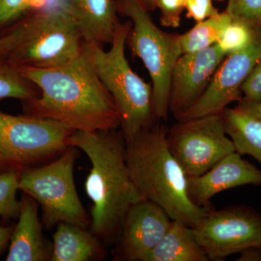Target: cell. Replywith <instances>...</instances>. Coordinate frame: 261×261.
Masks as SVG:
<instances>
[{"label": "cell", "mask_w": 261, "mask_h": 261, "mask_svg": "<svg viewBox=\"0 0 261 261\" xmlns=\"http://www.w3.org/2000/svg\"><path fill=\"white\" fill-rule=\"evenodd\" d=\"M39 94L23 102L25 114L54 120L73 132L117 129L120 116L92 61L89 44L71 61L56 68H18Z\"/></svg>", "instance_id": "obj_1"}, {"label": "cell", "mask_w": 261, "mask_h": 261, "mask_svg": "<svg viewBox=\"0 0 261 261\" xmlns=\"http://www.w3.org/2000/svg\"><path fill=\"white\" fill-rule=\"evenodd\" d=\"M69 145L82 149L92 164L85 181L92 202L91 232L101 241L112 243L121 233L130 207L145 200L130 177L124 138L116 129L74 132Z\"/></svg>", "instance_id": "obj_2"}, {"label": "cell", "mask_w": 261, "mask_h": 261, "mask_svg": "<svg viewBox=\"0 0 261 261\" xmlns=\"http://www.w3.org/2000/svg\"><path fill=\"white\" fill-rule=\"evenodd\" d=\"M163 123L153 126L126 143V161L130 177L145 200L166 211L173 221L194 228L207 212L198 207L187 192V176L169 150Z\"/></svg>", "instance_id": "obj_3"}, {"label": "cell", "mask_w": 261, "mask_h": 261, "mask_svg": "<svg viewBox=\"0 0 261 261\" xmlns=\"http://www.w3.org/2000/svg\"><path fill=\"white\" fill-rule=\"evenodd\" d=\"M85 44L63 0H47L0 37V63L18 68H56L77 58Z\"/></svg>", "instance_id": "obj_4"}, {"label": "cell", "mask_w": 261, "mask_h": 261, "mask_svg": "<svg viewBox=\"0 0 261 261\" xmlns=\"http://www.w3.org/2000/svg\"><path fill=\"white\" fill-rule=\"evenodd\" d=\"M132 23L118 22L109 50L88 44L96 71L112 97L120 116V128L126 143L157 123L152 85L130 68L125 55Z\"/></svg>", "instance_id": "obj_5"}, {"label": "cell", "mask_w": 261, "mask_h": 261, "mask_svg": "<svg viewBox=\"0 0 261 261\" xmlns=\"http://www.w3.org/2000/svg\"><path fill=\"white\" fill-rule=\"evenodd\" d=\"M78 149L69 145L47 164L20 172L18 189L41 205L42 223L47 229L61 222L90 227V216L79 198L73 177Z\"/></svg>", "instance_id": "obj_6"}, {"label": "cell", "mask_w": 261, "mask_h": 261, "mask_svg": "<svg viewBox=\"0 0 261 261\" xmlns=\"http://www.w3.org/2000/svg\"><path fill=\"white\" fill-rule=\"evenodd\" d=\"M73 132L54 120L0 111V173L21 172L56 159Z\"/></svg>", "instance_id": "obj_7"}, {"label": "cell", "mask_w": 261, "mask_h": 261, "mask_svg": "<svg viewBox=\"0 0 261 261\" xmlns=\"http://www.w3.org/2000/svg\"><path fill=\"white\" fill-rule=\"evenodd\" d=\"M119 9L132 23L128 37L132 54L142 60L152 80L154 115L158 121H166L171 73L182 55L179 34L163 32L149 12L132 0H121Z\"/></svg>", "instance_id": "obj_8"}, {"label": "cell", "mask_w": 261, "mask_h": 261, "mask_svg": "<svg viewBox=\"0 0 261 261\" xmlns=\"http://www.w3.org/2000/svg\"><path fill=\"white\" fill-rule=\"evenodd\" d=\"M168 149L187 176H198L235 152L222 113L178 121L168 129Z\"/></svg>", "instance_id": "obj_9"}, {"label": "cell", "mask_w": 261, "mask_h": 261, "mask_svg": "<svg viewBox=\"0 0 261 261\" xmlns=\"http://www.w3.org/2000/svg\"><path fill=\"white\" fill-rule=\"evenodd\" d=\"M193 228L209 260H224L248 247H261V214L248 206L221 210L209 206Z\"/></svg>", "instance_id": "obj_10"}, {"label": "cell", "mask_w": 261, "mask_h": 261, "mask_svg": "<svg viewBox=\"0 0 261 261\" xmlns=\"http://www.w3.org/2000/svg\"><path fill=\"white\" fill-rule=\"evenodd\" d=\"M260 58L261 28L255 29L248 47L225 57L205 92L176 120L187 121L219 114L231 102H239L242 99V85Z\"/></svg>", "instance_id": "obj_11"}, {"label": "cell", "mask_w": 261, "mask_h": 261, "mask_svg": "<svg viewBox=\"0 0 261 261\" xmlns=\"http://www.w3.org/2000/svg\"><path fill=\"white\" fill-rule=\"evenodd\" d=\"M225 57L216 44L179 57L171 73L169 94V112L176 119L200 99Z\"/></svg>", "instance_id": "obj_12"}, {"label": "cell", "mask_w": 261, "mask_h": 261, "mask_svg": "<svg viewBox=\"0 0 261 261\" xmlns=\"http://www.w3.org/2000/svg\"><path fill=\"white\" fill-rule=\"evenodd\" d=\"M172 221L152 201L143 200L132 205L122 226L116 260L146 261Z\"/></svg>", "instance_id": "obj_13"}, {"label": "cell", "mask_w": 261, "mask_h": 261, "mask_svg": "<svg viewBox=\"0 0 261 261\" xmlns=\"http://www.w3.org/2000/svg\"><path fill=\"white\" fill-rule=\"evenodd\" d=\"M245 185H261V171L236 151L198 176H187V192L198 207H207L220 192Z\"/></svg>", "instance_id": "obj_14"}, {"label": "cell", "mask_w": 261, "mask_h": 261, "mask_svg": "<svg viewBox=\"0 0 261 261\" xmlns=\"http://www.w3.org/2000/svg\"><path fill=\"white\" fill-rule=\"evenodd\" d=\"M21 207L10 240L7 261H45L51 259V250L43 236L38 215V203L24 194Z\"/></svg>", "instance_id": "obj_15"}, {"label": "cell", "mask_w": 261, "mask_h": 261, "mask_svg": "<svg viewBox=\"0 0 261 261\" xmlns=\"http://www.w3.org/2000/svg\"><path fill=\"white\" fill-rule=\"evenodd\" d=\"M87 44H111L119 20L114 0H63Z\"/></svg>", "instance_id": "obj_16"}, {"label": "cell", "mask_w": 261, "mask_h": 261, "mask_svg": "<svg viewBox=\"0 0 261 261\" xmlns=\"http://www.w3.org/2000/svg\"><path fill=\"white\" fill-rule=\"evenodd\" d=\"M106 256L101 240L87 228L61 222L53 234L51 261H89Z\"/></svg>", "instance_id": "obj_17"}, {"label": "cell", "mask_w": 261, "mask_h": 261, "mask_svg": "<svg viewBox=\"0 0 261 261\" xmlns=\"http://www.w3.org/2000/svg\"><path fill=\"white\" fill-rule=\"evenodd\" d=\"M194 228L172 221L167 231L149 252L146 261H207Z\"/></svg>", "instance_id": "obj_18"}, {"label": "cell", "mask_w": 261, "mask_h": 261, "mask_svg": "<svg viewBox=\"0 0 261 261\" xmlns=\"http://www.w3.org/2000/svg\"><path fill=\"white\" fill-rule=\"evenodd\" d=\"M221 113L235 151L252 156L261 165V119L238 107L226 108Z\"/></svg>", "instance_id": "obj_19"}, {"label": "cell", "mask_w": 261, "mask_h": 261, "mask_svg": "<svg viewBox=\"0 0 261 261\" xmlns=\"http://www.w3.org/2000/svg\"><path fill=\"white\" fill-rule=\"evenodd\" d=\"M232 20L225 10L216 16L196 23L188 32L179 34L182 55L203 50L215 45Z\"/></svg>", "instance_id": "obj_20"}, {"label": "cell", "mask_w": 261, "mask_h": 261, "mask_svg": "<svg viewBox=\"0 0 261 261\" xmlns=\"http://www.w3.org/2000/svg\"><path fill=\"white\" fill-rule=\"evenodd\" d=\"M39 94V89L35 84L27 80L18 68L0 63V100L13 98L24 102Z\"/></svg>", "instance_id": "obj_21"}, {"label": "cell", "mask_w": 261, "mask_h": 261, "mask_svg": "<svg viewBox=\"0 0 261 261\" xmlns=\"http://www.w3.org/2000/svg\"><path fill=\"white\" fill-rule=\"evenodd\" d=\"M20 172L0 173V217L5 221L18 219L21 200L16 197Z\"/></svg>", "instance_id": "obj_22"}, {"label": "cell", "mask_w": 261, "mask_h": 261, "mask_svg": "<svg viewBox=\"0 0 261 261\" xmlns=\"http://www.w3.org/2000/svg\"><path fill=\"white\" fill-rule=\"evenodd\" d=\"M255 35V29L240 20H234L225 29L216 45L225 56L243 50L250 45Z\"/></svg>", "instance_id": "obj_23"}, {"label": "cell", "mask_w": 261, "mask_h": 261, "mask_svg": "<svg viewBox=\"0 0 261 261\" xmlns=\"http://www.w3.org/2000/svg\"><path fill=\"white\" fill-rule=\"evenodd\" d=\"M226 11L252 29L261 28V0H228Z\"/></svg>", "instance_id": "obj_24"}, {"label": "cell", "mask_w": 261, "mask_h": 261, "mask_svg": "<svg viewBox=\"0 0 261 261\" xmlns=\"http://www.w3.org/2000/svg\"><path fill=\"white\" fill-rule=\"evenodd\" d=\"M187 0H155L156 8L161 11L160 22L166 28H178Z\"/></svg>", "instance_id": "obj_25"}, {"label": "cell", "mask_w": 261, "mask_h": 261, "mask_svg": "<svg viewBox=\"0 0 261 261\" xmlns=\"http://www.w3.org/2000/svg\"><path fill=\"white\" fill-rule=\"evenodd\" d=\"M240 100L248 102L261 101V58L242 85Z\"/></svg>", "instance_id": "obj_26"}, {"label": "cell", "mask_w": 261, "mask_h": 261, "mask_svg": "<svg viewBox=\"0 0 261 261\" xmlns=\"http://www.w3.org/2000/svg\"><path fill=\"white\" fill-rule=\"evenodd\" d=\"M34 0H0V27L9 25L32 6Z\"/></svg>", "instance_id": "obj_27"}, {"label": "cell", "mask_w": 261, "mask_h": 261, "mask_svg": "<svg viewBox=\"0 0 261 261\" xmlns=\"http://www.w3.org/2000/svg\"><path fill=\"white\" fill-rule=\"evenodd\" d=\"M222 1V0H217ZM185 10L187 18L196 23L219 15L220 12L214 5V0H187Z\"/></svg>", "instance_id": "obj_28"}, {"label": "cell", "mask_w": 261, "mask_h": 261, "mask_svg": "<svg viewBox=\"0 0 261 261\" xmlns=\"http://www.w3.org/2000/svg\"><path fill=\"white\" fill-rule=\"evenodd\" d=\"M237 107L248 113L250 116L261 119V101L257 102H248L240 100Z\"/></svg>", "instance_id": "obj_29"}, {"label": "cell", "mask_w": 261, "mask_h": 261, "mask_svg": "<svg viewBox=\"0 0 261 261\" xmlns=\"http://www.w3.org/2000/svg\"><path fill=\"white\" fill-rule=\"evenodd\" d=\"M238 261H261V247H250L240 252Z\"/></svg>", "instance_id": "obj_30"}, {"label": "cell", "mask_w": 261, "mask_h": 261, "mask_svg": "<svg viewBox=\"0 0 261 261\" xmlns=\"http://www.w3.org/2000/svg\"><path fill=\"white\" fill-rule=\"evenodd\" d=\"M15 225L4 226L0 225V255L4 251L5 247L10 243Z\"/></svg>", "instance_id": "obj_31"}, {"label": "cell", "mask_w": 261, "mask_h": 261, "mask_svg": "<svg viewBox=\"0 0 261 261\" xmlns=\"http://www.w3.org/2000/svg\"><path fill=\"white\" fill-rule=\"evenodd\" d=\"M142 7L144 9L149 12L155 9V0H132Z\"/></svg>", "instance_id": "obj_32"}]
</instances>
